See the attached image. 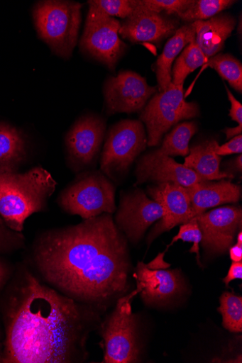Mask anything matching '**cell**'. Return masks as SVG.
<instances>
[{"label":"cell","instance_id":"cell-1","mask_svg":"<svg viewBox=\"0 0 242 363\" xmlns=\"http://www.w3.org/2000/svg\"><path fill=\"white\" fill-rule=\"evenodd\" d=\"M32 262L42 281L102 315L131 288L128 240L113 214L44 230L33 244Z\"/></svg>","mask_w":242,"mask_h":363},{"label":"cell","instance_id":"cell-2","mask_svg":"<svg viewBox=\"0 0 242 363\" xmlns=\"http://www.w3.org/2000/svg\"><path fill=\"white\" fill-rule=\"evenodd\" d=\"M4 356L12 363H80L102 314L53 289L31 272L6 311Z\"/></svg>","mask_w":242,"mask_h":363},{"label":"cell","instance_id":"cell-3","mask_svg":"<svg viewBox=\"0 0 242 363\" xmlns=\"http://www.w3.org/2000/svg\"><path fill=\"white\" fill-rule=\"evenodd\" d=\"M57 183L41 167L28 172L0 174V216L14 232L21 233L27 218L45 212Z\"/></svg>","mask_w":242,"mask_h":363},{"label":"cell","instance_id":"cell-4","mask_svg":"<svg viewBox=\"0 0 242 363\" xmlns=\"http://www.w3.org/2000/svg\"><path fill=\"white\" fill-rule=\"evenodd\" d=\"M82 8L78 2L45 0L33 9L34 25L40 38L62 58H70L77 44Z\"/></svg>","mask_w":242,"mask_h":363},{"label":"cell","instance_id":"cell-5","mask_svg":"<svg viewBox=\"0 0 242 363\" xmlns=\"http://www.w3.org/2000/svg\"><path fill=\"white\" fill-rule=\"evenodd\" d=\"M137 294L136 289L122 296L116 302L114 311L101 320L97 330L101 337L102 362H141L138 320L131 308L132 300Z\"/></svg>","mask_w":242,"mask_h":363},{"label":"cell","instance_id":"cell-6","mask_svg":"<svg viewBox=\"0 0 242 363\" xmlns=\"http://www.w3.org/2000/svg\"><path fill=\"white\" fill-rule=\"evenodd\" d=\"M57 203L63 212L83 220L114 214L117 210L116 187L101 172L80 173L60 192Z\"/></svg>","mask_w":242,"mask_h":363},{"label":"cell","instance_id":"cell-7","mask_svg":"<svg viewBox=\"0 0 242 363\" xmlns=\"http://www.w3.org/2000/svg\"><path fill=\"white\" fill-rule=\"evenodd\" d=\"M147 145L142 121L129 119L119 121L108 132L101 155V172L114 181L122 178Z\"/></svg>","mask_w":242,"mask_h":363},{"label":"cell","instance_id":"cell-8","mask_svg":"<svg viewBox=\"0 0 242 363\" xmlns=\"http://www.w3.org/2000/svg\"><path fill=\"white\" fill-rule=\"evenodd\" d=\"M199 116L197 104L185 101L184 85L171 83L167 90L157 92L141 112L140 118L148 133V145L158 146L172 126Z\"/></svg>","mask_w":242,"mask_h":363},{"label":"cell","instance_id":"cell-9","mask_svg":"<svg viewBox=\"0 0 242 363\" xmlns=\"http://www.w3.org/2000/svg\"><path fill=\"white\" fill-rule=\"evenodd\" d=\"M80 48L112 71L127 45L119 38L121 22L89 5Z\"/></svg>","mask_w":242,"mask_h":363},{"label":"cell","instance_id":"cell-10","mask_svg":"<svg viewBox=\"0 0 242 363\" xmlns=\"http://www.w3.org/2000/svg\"><path fill=\"white\" fill-rule=\"evenodd\" d=\"M106 122L96 115L79 118L65 138L66 160L69 169L81 173L92 166L105 139Z\"/></svg>","mask_w":242,"mask_h":363},{"label":"cell","instance_id":"cell-11","mask_svg":"<svg viewBox=\"0 0 242 363\" xmlns=\"http://www.w3.org/2000/svg\"><path fill=\"white\" fill-rule=\"evenodd\" d=\"M158 92L146 79L131 71L120 72L104 85V96L109 115L142 112L149 99Z\"/></svg>","mask_w":242,"mask_h":363},{"label":"cell","instance_id":"cell-12","mask_svg":"<svg viewBox=\"0 0 242 363\" xmlns=\"http://www.w3.org/2000/svg\"><path fill=\"white\" fill-rule=\"evenodd\" d=\"M115 223L128 242L136 244L143 238L147 229L164 216L161 206L150 199L141 189L122 193Z\"/></svg>","mask_w":242,"mask_h":363},{"label":"cell","instance_id":"cell-13","mask_svg":"<svg viewBox=\"0 0 242 363\" xmlns=\"http://www.w3.org/2000/svg\"><path fill=\"white\" fill-rule=\"evenodd\" d=\"M202 233L201 246L211 256L225 254L233 245L238 230H241V206L221 207L194 218Z\"/></svg>","mask_w":242,"mask_h":363},{"label":"cell","instance_id":"cell-14","mask_svg":"<svg viewBox=\"0 0 242 363\" xmlns=\"http://www.w3.org/2000/svg\"><path fill=\"white\" fill-rule=\"evenodd\" d=\"M148 192L152 199L161 206L165 213L150 233L148 238L149 245L161 234L194 218L186 187L167 182L149 186Z\"/></svg>","mask_w":242,"mask_h":363},{"label":"cell","instance_id":"cell-15","mask_svg":"<svg viewBox=\"0 0 242 363\" xmlns=\"http://www.w3.org/2000/svg\"><path fill=\"white\" fill-rule=\"evenodd\" d=\"M180 28L175 18L157 13L141 6L121 25L119 35L132 43L159 44Z\"/></svg>","mask_w":242,"mask_h":363},{"label":"cell","instance_id":"cell-16","mask_svg":"<svg viewBox=\"0 0 242 363\" xmlns=\"http://www.w3.org/2000/svg\"><path fill=\"white\" fill-rule=\"evenodd\" d=\"M134 278L136 291L147 306H158L179 295L185 288L180 269H151L143 262H138Z\"/></svg>","mask_w":242,"mask_h":363},{"label":"cell","instance_id":"cell-17","mask_svg":"<svg viewBox=\"0 0 242 363\" xmlns=\"http://www.w3.org/2000/svg\"><path fill=\"white\" fill-rule=\"evenodd\" d=\"M136 185L151 182L158 184L171 182L185 187L192 186L202 180L194 172L166 155L154 152L141 157L136 169Z\"/></svg>","mask_w":242,"mask_h":363},{"label":"cell","instance_id":"cell-18","mask_svg":"<svg viewBox=\"0 0 242 363\" xmlns=\"http://www.w3.org/2000/svg\"><path fill=\"white\" fill-rule=\"evenodd\" d=\"M186 188L194 217L211 208L236 203L241 197V186L225 179L202 181Z\"/></svg>","mask_w":242,"mask_h":363},{"label":"cell","instance_id":"cell-19","mask_svg":"<svg viewBox=\"0 0 242 363\" xmlns=\"http://www.w3.org/2000/svg\"><path fill=\"white\" fill-rule=\"evenodd\" d=\"M235 18L221 13L214 17L192 23L195 30V42L204 55L210 58L220 52L236 26Z\"/></svg>","mask_w":242,"mask_h":363},{"label":"cell","instance_id":"cell-20","mask_svg":"<svg viewBox=\"0 0 242 363\" xmlns=\"http://www.w3.org/2000/svg\"><path fill=\"white\" fill-rule=\"evenodd\" d=\"M218 142L207 140L192 145L184 166L194 172L204 181H218L233 178L231 173L221 172V157L215 152Z\"/></svg>","mask_w":242,"mask_h":363},{"label":"cell","instance_id":"cell-21","mask_svg":"<svg viewBox=\"0 0 242 363\" xmlns=\"http://www.w3.org/2000/svg\"><path fill=\"white\" fill-rule=\"evenodd\" d=\"M195 35L194 28L189 23L180 27L167 42L155 66L159 91H164L169 87L171 84L172 64L180 52L195 40Z\"/></svg>","mask_w":242,"mask_h":363},{"label":"cell","instance_id":"cell-22","mask_svg":"<svg viewBox=\"0 0 242 363\" xmlns=\"http://www.w3.org/2000/svg\"><path fill=\"white\" fill-rule=\"evenodd\" d=\"M26 157V145L22 132L0 123V174L18 172Z\"/></svg>","mask_w":242,"mask_h":363},{"label":"cell","instance_id":"cell-23","mask_svg":"<svg viewBox=\"0 0 242 363\" xmlns=\"http://www.w3.org/2000/svg\"><path fill=\"white\" fill-rule=\"evenodd\" d=\"M197 129L195 122H183L177 125L165 137L161 147L153 152L168 157L187 156L189 154V142Z\"/></svg>","mask_w":242,"mask_h":363},{"label":"cell","instance_id":"cell-24","mask_svg":"<svg viewBox=\"0 0 242 363\" xmlns=\"http://www.w3.org/2000/svg\"><path fill=\"white\" fill-rule=\"evenodd\" d=\"M207 58L197 45L195 40L188 45L176 60L171 70V83L184 85L187 77L196 69L204 65Z\"/></svg>","mask_w":242,"mask_h":363},{"label":"cell","instance_id":"cell-25","mask_svg":"<svg viewBox=\"0 0 242 363\" xmlns=\"http://www.w3.org/2000/svg\"><path fill=\"white\" fill-rule=\"evenodd\" d=\"M235 3L232 0H193L187 10L176 16L189 23L206 21L229 9Z\"/></svg>","mask_w":242,"mask_h":363},{"label":"cell","instance_id":"cell-26","mask_svg":"<svg viewBox=\"0 0 242 363\" xmlns=\"http://www.w3.org/2000/svg\"><path fill=\"white\" fill-rule=\"evenodd\" d=\"M206 65L216 70L236 91L242 92L241 62L229 54L219 53L210 57Z\"/></svg>","mask_w":242,"mask_h":363},{"label":"cell","instance_id":"cell-27","mask_svg":"<svg viewBox=\"0 0 242 363\" xmlns=\"http://www.w3.org/2000/svg\"><path fill=\"white\" fill-rule=\"evenodd\" d=\"M218 311L223 318V326L232 333L242 332V298L233 292L225 291L220 298Z\"/></svg>","mask_w":242,"mask_h":363},{"label":"cell","instance_id":"cell-28","mask_svg":"<svg viewBox=\"0 0 242 363\" xmlns=\"http://www.w3.org/2000/svg\"><path fill=\"white\" fill-rule=\"evenodd\" d=\"M140 0H92L88 4L111 17L126 19L139 6Z\"/></svg>","mask_w":242,"mask_h":363},{"label":"cell","instance_id":"cell-29","mask_svg":"<svg viewBox=\"0 0 242 363\" xmlns=\"http://www.w3.org/2000/svg\"><path fill=\"white\" fill-rule=\"evenodd\" d=\"M192 1L193 0H140V4L145 9L157 13L177 16L187 10Z\"/></svg>","mask_w":242,"mask_h":363},{"label":"cell","instance_id":"cell-30","mask_svg":"<svg viewBox=\"0 0 242 363\" xmlns=\"http://www.w3.org/2000/svg\"><path fill=\"white\" fill-rule=\"evenodd\" d=\"M179 240L193 243V247L190 249L189 252L196 254L197 263L200 265L199 245L202 240V233L194 218H192L189 222L182 224L180 226L179 233L176 237L172 238L171 243L167 245L165 252H166L169 247Z\"/></svg>","mask_w":242,"mask_h":363},{"label":"cell","instance_id":"cell-31","mask_svg":"<svg viewBox=\"0 0 242 363\" xmlns=\"http://www.w3.org/2000/svg\"><path fill=\"white\" fill-rule=\"evenodd\" d=\"M24 242L23 235L9 228L0 216V252L20 249L24 246Z\"/></svg>","mask_w":242,"mask_h":363},{"label":"cell","instance_id":"cell-32","mask_svg":"<svg viewBox=\"0 0 242 363\" xmlns=\"http://www.w3.org/2000/svg\"><path fill=\"white\" fill-rule=\"evenodd\" d=\"M215 152L221 157L232 154H241L242 135H240L232 138L229 142L221 146L217 143L215 147Z\"/></svg>","mask_w":242,"mask_h":363},{"label":"cell","instance_id":"cell-33","mask_svg":"<svg viewBox=\"0 0 242 363\" xmlns=\"http://www.w3.org/2000/svg\"><path fill=\"white\" fill-rule=\"evenodd\" d=\"M226 90L227 91L229 100L231 103V109L229 111V116L231 119L238 125H242V106L236 99L234 97L229 89L226 86Z\"/></svg>","mask_w":242,"mask_h":363},{"label":"cell","instance_id":"cell-34","mask_svg":"<svg viewBox=\"0 0 242 363\" xmlns=\"http://www.w3.org/2000/svg\"><path fill=\"white\" fill-rule=\"evenodd\" d=\"M242 279V261L233 262L229 270L227 276L223 279L226 287L229 284L236 279Z\"/></svg>","mask_w":242,"mask_h":363},{"label":"cell","instance_id":"cell-35","mask_svg":"<svg viewBox=\"0 0 242 363\" xmlns=\"http://www.w3.org/2000/svg\"><path fill=\"white\" fill-rule=\"evenodd\" d=\"M229 255L232 262L242 261V243L236 242L229 248Z\"/></svg>","mask_w":242,"mask_h":363},{"label":"cell","instance_id":"cell-36","mask_svg":"<svg viewBox=\"0 0 242 363\" xmlns=\"http://www.w3.org/2000/svg\"><path fill=\"white\" fill-rule=\"evenodd\" d=\"M222 131L226 135L227 140H230L241 135L242 125H238L234 128H226Z\"/></svg>","mask_w":242,"mask_h":363},{"label":"cell","instance_id":"cell-37","mask_svg":"<svg viewBox=\"0 0 242 363\" xmlns=\"http://www.w3.org/2000/svg\"><path fill=\"white\" fill-rule=\"evenodd\" d=\"M232 168L231 171L235 170L236 172H241L242 170V155H239L230 164Z\"/></svg>","mask_w":242,"mask_h":363},{"label":"cell","instance_id":"cell-38","mask_svg":"<svg viewBox=\"0 0 242 363\" xmlns=\"http://www.w3.org/2000/svg\"><path fill=\"white\" fill-rule=\"evenodd\" d=\"M6 279V269L5 264L0 260V289L4 286Z\"/></svg>","mask_w":242,"mask_h":363},{"label":"cell","instance_id":"cell-39","mask_svg":"<svg viewBox=\"0 0 242 363\" xmlns=\"http://www.w3.org/2000/svg\"><path fill=\"white\" fill-rule=\"evenodd\" d=\"M236 242L242 243V232L241 230H239V233L237 234Z\"/></svg>","mask_w":242,"mask_h":363}]
</instances>
